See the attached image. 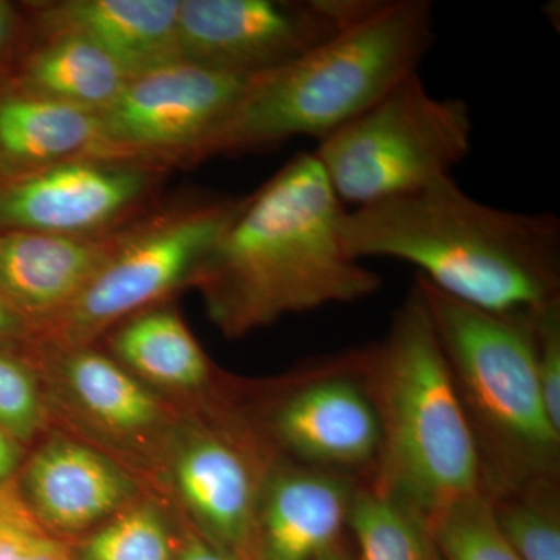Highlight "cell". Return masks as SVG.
<instances>
[{"instance_id": "6da1fadb", "label": "cell", "mask_w": 560, "mask_h": 560, "mask_svg": "<svg viewBox=\"0 0 560 560\" xmlns=\"http://www.w3.org/2000/svg\"><path fill=\"white\" fill-rule=\"evenodd\" d=\"M346 210L308 151L245 195L190 280L213 326L242 338L287 315L377 293L381 276L342 246Z\"/></svg>"}, {"instance_id": "7a4b0ae2", "label": "cell", "mask_w": 560, "mask_h": 560, "mask_svg": "<svg viewBox=\"0 0 560 560\" xmlns=\"http://www.w3.org/2000/svg\"><path fill=\"white\" fill-rule=\"evenodd\" d=\"M340 235L353 259L410 264L445 296L493 313L560 300V220L495 208L452 176L346 210Z\"/></svg>"}, {"instance_id": "3957f363", "label": "cell", "mask_w": 560, "mask_h": 560, "mask_svg": "<svg viewBox=\"0 0 560 560\" xmlns=\"http://www.w3.org/2000/svg\"><path fill=\"white\" fill-rule=\"evenodd\" d=\"M434 39L429 0H377L346 31L250 81L197 151L194 165L210 158L270 150L290 139L319 142L419 72Z\"/></svg>"}, {"instance_id": "277c9868", "label": "cell", "mask_w": 560, "mask_h": 560, "mask_svg": "<svg viewBox=\"0 0 560 560\" xmlns=\"http://www.w3.org/2000/svg\"><path fill=\"white\" fill-rule=\"evenodd\" d=\"M364 371L382 434L377 463L364 480L427 522L485 493L477 444L416 283L388 334L364 348Z\"/></svg>"}, {"instance_id": "5b68a950", "label": "cell", "mask_w": 560, "mask_h": 560, "mask_svg": "<svg viewBox=\"0 0 560 560\" xmlns=\"http://www.w3.org/2000/svg\"><path fill=\"white\" fill-rule=\"evenodd\" d=\"M467 416L486 495L560 481V430L534 366L533 312L471 307L416 278Z\"/></svg>"}, {"instance_id": "8992f818", "label": "cell", "mask_w": 560, "mask_h": 560, "mask_svg": "<svg viewBox=\"0 0 560 560\" xmlns=\"http://www.w3.org/2000/svg\"><path fill=\"white\" fill-rule=\"evenodd\" d=\"M243 197L195 194L158 202L132 221L80 296L27 341L60 349L95 346L121 320L189 289Z\"/></svg>"}, {"instance_id": "52a82bcc", "label": "cell", "mask_w": 560, "mask_h": 560, "mask_svg": "<svg viewBox=\"0 0 560 560\" xmlns=\"http://www.w3.org/2000/svg\"><path fill=\"white\" fill-rule=\"evenodd\" d=\"M471 138L469 105L434 97L416 72L320 139L313 154L342 205L361 208L452 176Z\"/></svg>"}, {"instance_id": "ba28073f", "label": "cell", "mask_w": 560, "mask_h": 560, "mask_svg": "<svg viewBox=\"0 0 560 560\" xmlns=\"http://www.w3.org/2000/svg\"><path fill=\"white\" fill-rule=\"evenodd\" d=\"M282 459L245 401V382L180 404L165 464L168 495L202 536L237 560H257L265 486Z\"/></svg>"}, {"instance_id": "9c48e42d", "label": "cell", "mask_w": 560, "mask_h": 560, "mask_svg": "<svg viewBox=\"0 0 560 560\" xmlns=\"http://www.w3.org/2000/svg\"><path fill=\"white\" fill-rule=\"evenodd\" d=\"M38 371L50 416L61 431L116 460L173 506L165 464L180 404L139 382L101 346L18 348Z\"/></svg>"}, {"instance_id": "30bf717a", "label": "cell", "mask_w": 560, "mask_h": 560, "mask_svg": "<svg viewBox=\"0 0 560 560\" xmlns=\"http://www.w3.org/2000/svg\"><path fill=\"white\" fill-rule=\"evenodd\" d=\"M245 401L282 458L357 478L374 470L382 434L364 348L313 361L278 382H245Z\"/></svg>"}, {"instance_id": "8fae6325", "label": "cell", "mask_w": 560, "mask_h": 560, "mask_svg": "<svg viewBox=\"0 0 560 560\" xmlns=\"http://www.w3.org/2000/svg\"><path fill=\"white\" fill-rule=\"evenodd\" d=\"M254 79L184 61L135 77L98 116L101 136L91 158L165 171L191 167Z\"/></svg>"}, {"instance_id": "7c38bea8", "label": "cell", "mask_w": 560, "mask_h": 560, "mask_svg": "<svg viewBox=\"0 0 560 560\" xmlns=\"http://www.w3.org/2000/svg\"><path fill=\"white\" fill-rule=\"evenodd\" d=\"M377 0H179V60L257 77L355 24Z\"/></svg>"}, {"instance_id": "4fadbf2b", "label": "cell", "mask_w": 560, "mask_h": 560, "mask_svg": "<svg viewBox=\"0 0 560 560\" xmlns=\"http://www.w3.org/2000/svg\"><path fill=\"white\" fill-rule=\"evenodd\" d=\"M167 175L156 165L77 158L0 178V234L119 230L158 205Z\"/></svg>"}, {"instance_id": "5bb4252c", "label": "cell", "mask_w": 560, "mask_h": 560, "mask_svg": "<svg viewBox=\"0 0 560 560\" xmlns=\"http://www.w3.org/2000/svg\"><path fill=\"white\" fill-rule=\"evenodd\" d=\"M14 488L28 511L69 544L150 495L116 460L57 430L27 452Z\"/></svg>"}, {"instance_id": "9a60e30c", "label": "cell", "mask_w": 560, "mask_h": 560, "mask_svg": "<svg viewBox=\"0 0 560 560\" xmlns=\"http://www.w3.org/2000/svg\"><path fill=\"white\" fill-rule=\"evenodd\" d=\"M131 223L94 235L0 234V293L31 324L32 335L80 296Z\"/></svg>"}, {"instance_id": "2e32d148", "label": "cell", "mask_w": 560, "mask_h": 560, "mask_svg": "<svg viewBox=\"0 0 560 560\" xmlns=\"http://www.w3.org/2000/svg\"><path fill=\"white\" fill-rule=\"evenodd\" d=\"M359 481L280 459L260 500L257 560H315L345 540Z\"/></svg>"}, {"instance_id": "e0dca14e", "label": "cell", "mask_w": 560, "mask_h": 560, "mask_svg": "<svg viewBox=\"0 0 560 560\" xmlns=\"http://www.w3.org/2000/svg\"><path fill=\"white\" fill-rule=\"evenodd\" d=\"M22 7L32 32L91 40L130 79L180 61L179 0H43Z\"/></svg>"}, {"instance_id": "ac0fdd59", "label": "cell", "mask_w": 560, "mask_h": 560, "mask_svg": "<svg viewBox=\"0 0 560 560\" xmlns=\"http://www.w3.org/2000/svg\"><path fill=\"white\" fill-rule=\"evenodd\" d=\"M103 341L125 370L176 404L213 399L237 385L206 355L171 301L121 320Z\"/></svg>"}, {"instance_id": "d6986e66", "label": "cell", "mask_w": 560, "mask_h": 560, "mask_svg": "<svg viewBox=\"0 0 560 560\" xmlns=\"http://www.w3.org/2000/svg\"><path fill=\"white\" fill-rule=\"evenodd\" d=\"M128 81L125 70L91 40L31 31L27 47L0 88L101 116Z\"/></svg>"}, {"instance_id": "ffe728a7", "label": "cell", "mask_w": 560, "mask_h": 560, "mask_svg": "<svg viewBox=\"0 0 560 560\" xmlns=\"http://www.w3.org/2000/svg\"><path fill=\"white\" fill-rule=\"evenodd\" d=\"M101 117L0 88V178L91 158Z\"/></svg>"}, {"instance_id": "44dd1931", "label": "cell", "mask_w": 560, "mask_h": 560, "mask_svg": "<svg viewBox=\"0 0 560 560\" xmlns=\"http://www.w3.org/2000/svg\"><path fill=\"white\" fill-rule=\"evenodd\" d=\"M353 560H441L427 518L360 478L348 518Z\"/></svg>"}, {"instance_id": "7402d4cb", "label": "cell", "mask_w": 560, "mask_h": 560, "mask_svg": "<svg viewBox=\"0 0 560 560\" xmlns=\"http://www.w3.org/2000/svg\"><path fill=\"white\" fill-rule=\"evenodd\" d=\"M178 544V510L143 495L70 548L77 560H175Z\"/></svg>"}, {"instance_id": "603a6c76", "label": "cell", "mask_w": 560, "mask_h": 560, "mask_svg": "<svg viewBox=\"0 0 560 560\" xmlns=\"http://www.w3.org/2000/svg\"><path fill=\"white\" fill-rule=\"evenodd\" d=\"M486 499L518 558L560 560V481L534 482Z\"/></svg>"}, {"instance_id": "cb8c5ba5", "label": "cell", "mask_w": 560, "mask_h": 560, "mask_svg": "<svg viewBox=\"0 0 560 560\" xmlns=\"http://www.w3.org/2000/svg\"><path fill=\"white\" fill-rule=\"evenodd\" d=\"M429 526L441 560H522L497 526L485 493L452 504Z\"/></svg>"}, {"instance_id": "d4e9b609", "label": "cell", "mask_w": 560, "mask_h": 560, "mask_svg": "<svg viewBox=\"0 0 560 560\" xmlns=\"http://www.w3.org/2000/svg\"><path fill=\"white\" fill-rule=\"evenodd\" d=\"M0 430L25 451L50 431L38 371L20 349H0Z\"/></svg>"}, {"instance_id": "484cf974", "label": "cell", "mask_w": 560, "mask_h": 560, "mask_svg": "<svg viewBox=\"0 0 560 560\" xmlns=\"http://www.w3.org/2000/svg\"><path fill=\"white\" fill-rule=\"evenodd\" d=\"M0 560H77L69 541L28 511L14 481L0 486Z\"/></svg>"}, {"instance_id": "4316f807", "label": "cell", "mask_w": 560, "mask_h": 560, "mask_svg": "<svg viewBox=\"0 0 560 560\" xmlns=\"http://www.w3.org/2000/svg\"><path fill=\"white\" fill-rule=\"evenodd\" d=\"M534 366L548 415L560 430V300L533 312Z\"/></svg>"}, {"instance_id": "83f0119b", "label": "cell", "mask_w": 560, "mask_h": 560, "mask_svg": "<svg viewBox=\"0 0 560 560\" xmlns=\"http://www.w3.org/2000/svg\"><path fill=\"white\" fill-rule=\"evenodd\" d=\"M31 28L24 7L0 0V86L27 47Z\"/></svg>"}, {"instance_id": "f1b7e54d", "label": "cell", "mask_w": 560, "mask_h": 560, "mask_svg": "<svg viewBox=\"0 0 560 560\" xmlns=\"http://www.w3.org/2000/svg\"><path fill=\"white\" fill-rule=\"evenodd\" d=\"M178 514L179 544L175 560H237L208 537L202 536L179 511Z\"/></svg>"}, {"instance_id": "f546056e", "label": "cell", "mask_w": 560, "mask_h": 560, "mask_svg": "<svg viewBox=\"0 0 560 560\" xmlns=\"http://www.w3.org/2000/svg\"><path fill=\"white\" fill-rule=\"evenodd\" d=\"M32 337V327L0 293V349H14Z\"/></svg>"}, {"instance_id": "4dcf8cb0", "label": "cell", "mask_w": 560, "mask_h": 560, "mask_svg": "<svg viewBox=\"0 0 560 560\" xmlns=\"http://www.w3.org/2000/svg\"><path fill=\"white\" fill-rule=\"evenodd\" d=\"M25 451L5 431L0 430V486L10 485L16 478L22 463H24Z\"/></svg>"}, {"instance_id": "1f68e13d", "label": "cell", "mask_w": 560, "mask_h": 560, "mask_svg": "<svg viewBox=\"0 0 560 560\" xmlns=\"http://www.w3.org/2000/svg\"><path fill=\"white\" fill-rule=\"evenodd\" d=\"M315 560H353L352 550H350L348 541L342 540L340 544L331 547L329 551L320 555L318 559Z\"/></svg>"}]
</instances>
